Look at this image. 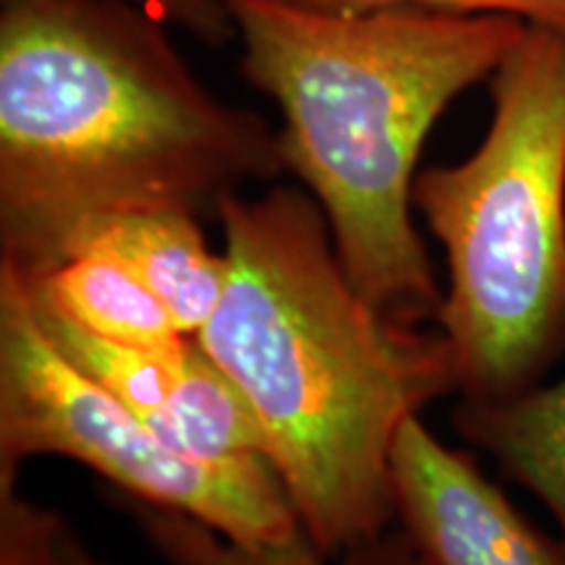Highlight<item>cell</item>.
<instances>
[{
  "instance_id": "1",
  "label": "cell",
  "mask_w": 565,
  "mask_h": 565,
  "mask_svg": "<svg viewBox=\"0 0 565 565\" xmlns=\"http://www.w3.org/2000/svg\"><path fill=\"white\" fill-rule=\"evenodd\" d=\"M286 173L265 116L215 97L126 0H0V265L32 280L113 221L217 215Z\"/></svg>"
},
{
  "instance_id": "2",
  "label": "cell",
  "mask_w": 565,
  "mask_h": 565,
  "mask_svg": "<svg viewBox=\"0 0 565 565\" xmlns=\"http://www.w3.org/2000/svg\"><path fill=\"white\" fill-rule=\"evenodd\" d=\"M225 286L196 343L242 387L303 534L341 553L395 526L401 429L458 393L440 328L356 291L303 186L217 207Z\"/></svg>"
},
{
  "instance_id": "3",
  "label": "cell",
  "mask_w": 565,
  "mask_h": 565,
  "mask_svg": "<svg viewBox=\"0 0 565 565\" xmlns=\"http://www.w3.org/2000/svg\"><path fill=\"white\" fill-rule=\"evenodd\" d=\"M225 3L242 42L238 71L278 105L286 173L320 204L356 291L398 320L435 324L445 294L412 215L422 147L526 24L429 9Z\"/></svg>"
},
{
  "instance_id": "4",
  "label": "cell",
  "mask_w": 565,
  "mask_h": 565,
  "mask_svg": "<svg viewBox=\"0 0 565 565\" xmlns=\"http://www.w3.org/2000/svg\"><path fill=\"white\" fill-rule=\"evenodd\" d=\"M487 84L482 145L414 181L448 263L435 324L469 404L532 391L565 356V34L526 24Z\"/></svg>"
},
{
  "instance_id": "5",
  "label": "cell",
  "mask_w": 565,
  "mask_h": 565,
  "mask_svg": "<svg viewBox=\"0 0 565 565\" xmlns=\"http://www.w3.org/2000/svg\"><path fill=\"white\" fill-rule=\"evenodd\" d=\"M38 456L71 458L124 498L186 513L231 540L280 542L301 532L267 458L212 463L168 445L53 349L26 282L0 265V490Z\"/></svg>"
},
{
  "instance_id": "6",
  "label": "cell",
  "mask_w": 565,
  "mask_h": 565,
  "mask_svg": "<svg viewBox=\"0 0 565 565\" xmlns=\"http://www.w3.org/2000/svg\"><path fill=\"white\" fill-rule=\"evenodd\" d=\"M393 505L422 565H565V542L529 524L475 458L422 416L395 440Z\"/></svg>"
},
{
  "instance_id": "7",
  "label": "cell",
  "mask_w": 565,
  "mask_h": 565,
  "mask_svg": "<svg viewBox=\"0 0 565 565\" xmlns=\"http://www.w3.org/2000/svg\"><path fill=\"white\" fill-rule=\"evenodd\" d=\"M134 524L166 565H422L398 526L341 553H324L307 534L280 542L231 540L192 515L126 498ZM63 565H108L84 545L74 529L63 532Z\"/></svg>"
},
{
  "instance_id": "8",
  "label": "cell",
  "mask_w": 565,
  "mask_h": 565,
  "mask_svg": "<svg viewBox=\"0 0 565 565\" xmlns=\"http://www.w3.org/2000/svg\"><path fill=\"white\" fill-rule=\"evenodd\" d=\"M82 252H108L124 259L186 335H196L207 324L228 270L225 254L210 249L200 217L192 212L121 217L97 231Z\"/></svg>"
},
{
  "instance_id": "9",
  "label": "cell",
  "mask_w": 565,
  "mask_h": 565,
  "mask_svg": "<svg viewBox=\"0 0 565 565\" xmlns=\"http://www.w3.org/2000/svg\"><path fill=\"white\" fill-rule=\"evenodd\" d=\"M24 282L34 299L108 341L162 356H179L192 341L152 288L116 254L82 252Z\"/></svg>"
},
{
  "instance_id": "10",
  "label": "cell",
  "mask_w": 565,
  "mask_h": 565,
  "mask_svg": "<svg viewBox=\"0 0 565 565\" xmlns=\"http://www.w3.org/2000/svg\"><path fill=\"white\" fill-rule=\"evenodd\" d=\"M454 424L547 508L565 542V377L492 404L458 401Z\"/></svg>"
},
{
  "instance_id": "11",
  "label": "cell",
  "mask_w": 565,
  "mask_h": 565,
  "mask_svg": "<svg viewBox=\"0 0 565 565\" xmlns=\"http://www.w3.org/2000/svg\"><path fill=\"white\" fill-rule=\"evenodd\" d=\"M158 435L181 454L212 463L267 458L263 424L246 395L192 335Z\"/></svg>"
},
{
  "instance_id": "12",
  "label": "cell",
  "mask_w": 565,
  "mask_h": 565,
  "mask_svg": "<svg viewBox=\"0 0 565 565\" xmlns=\"http://www.w3.org/2000/svg\"><path fill=\"white\" fill-rule=\"evenodd\" d=\"M30 299L34 317L53 349L74 370H79L84 377L129 406L158 433L162 416L168 412L175 370H179L183 353L162 356V353L137 349V345L108 341V338L89 333L87 328H82L79 322H74L58 309L38 301L32 294Z\"/></svg>"
},
{
  "instance_id": "13",
  "label": "cell",
  "mask_w": 565,
  "mask_h": 565,
  "mask_svg": "<svg viewBox=\"0 0 565 565\" xmlns=\"http://www.w3.org/2000/svg\"><path fill=\"white\" fill-rule=\"evenodd\" d=\"M66 521L17 490H0V565H63Z\"/></svg>"
},
{
  "instance_id": "14",
  "label": "cell",
  "mask_w": 565,
  "mask_h": 565,
  "mask_svg": "<svg viewBox=\"0 0 565 565\" xmlns=\"http://www.w3.org/2000/svg\"><path fill=\"white\" fill-rule=\"evenodd\" d=\"M299 9L362 13L380 9H429L450 13H487V17H511L524 24L547 26L565 34V0H280Z\"/></svg>"
},
{
  "instance_id": "15",
  "label": "cell",
  "mask_w": 565,
  "mask_h": 565,
  "mask_svg": "<svg viewBox=\"0 0 565 565\" xmlns=\"http://www.w3.org/2000/svg\"><path fill=\"white\" fill-rule=\"evenodd\" d=\"M126 3L139 6L168 26H181L210 47H221L236 38V24L225 0H126Z\"/></svg>"
}]
</instances>
